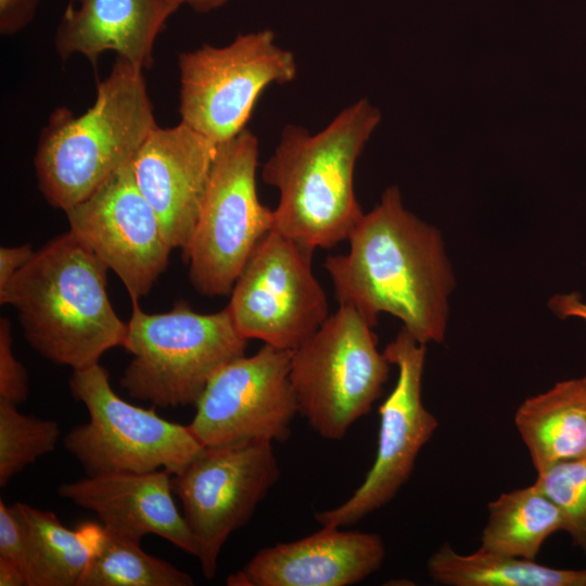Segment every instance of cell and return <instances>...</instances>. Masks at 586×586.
Returning <instances> with one entry per match:
<instances>
[{
    "instance_id": "cell-11",
    "label": "cell",
    "mask_w": 586,
    "mask_h": 586,
    "mask_svg": "<svg viewBox=\"0 0 586 586\" xmlns=\"http://www.w3.org/2000/svg\"><path fill=\"white\" fill-rule=\"evenodd\" d=\"M279 476L268 441L204 447L182 472L171 475L204 577L215 576L224 544L251 520Z\"/></svg>"
},
{
    "instance_id": "cell-18",
    "label": "cell",
    "mask_w": 586,
    "mask_h": 586,
    "mask_svg": "<svg viewBox=\"0 0 586 586\" xmlns=\"http://www.w3.org/2000/svg\"><path fill=\"white\" fill-rule=\"evenodd\" d=\"M178 8L173 0H69L55 31V50L63 60L81 54L93 66L103 52L114 51L149 69L155 39Z\"/></svg>"
},
{
    "instance_id": "cell-3",
    "label": "cell",
    "mask_w": 586,
    "mask_h": 586,
    "mask_svg": "<svg viewBox=\"0 0 586 586\" xmlns=\"http://www.w3.org/2000/svg\"><path fill=\"white\" fill-rule=\"evenodd\" d=\"M380 120L379 109L360 99L319 132L283 128L262 168L263 181L279 191L272 229L314 251L348 239L364 216L355 166Z\"/></svg>"
},
{
    "instance_id": "cell-6",
    "label": "cell",
    "mask_w": 586,
    "mask_h": 586,
    "mask_svg": "<svg viewBox=\"0 0 586 586\" xmlns=\"http://www.w3.org/2000/svg\"><path fill=\"white\" fill-rule=\"evenodd\" d=\"M372 329L355 308L339 305L292 352L290 380L298 413L323 438H343L382 394L391 364L378 351Z\"/></svg>"
},
{
    "instance_id": "cell-31",
    "label": "cell",
    "mask_w": 586,
    "mask_h": 586,
    "mask_svg": "<svg viewBox=\"0 0 586 586\" xmlns=\"http://www.w3.org/2000/svg\"><path fill=\"white\" fill-rule=\"evenodd\" d=\"M0 586H29L23 566L2 556H0Z\"/></svg>"
},
{
    "instance_id": "cell-28",
    "label": "cell",
    "mask_w": 586,
    "mask_h": 586,
    "mask_svg": "<svg viewBox=\"0 0 586 586\" xmlns=\"http://www.w3.org/2000/svg\"><path fill=\"white\" fill-rule=\"evenodd\" d=\"M39 0H0V33L12 36L23 30L36 14Z\"/></svg>"
},
{
    "instance_id": "cell-27",
    "label": "cell",
    "mask_w": 586,
    "mask_h": 586,
    "mask_svg": "<svg viewBox=\"0 0 586 586\" xmlns=\"http://www.w3.org/2000/svg\"><path fill=\"white\" fill-rule=\"evenodd\" d=\"M0 556L17 562L26 572L25 528L14 505L8 506L3 500H0Z\"/></svg>"
},
{
    "instance_id": "cell-4",
    "label": "cell",
    "mask_w": 586,
    "mask_h": 586,
    "mask_svg": "<svg viewBox=\"0 0 586 586\" xmlns=\"http://www.w3.org/2000/svg\"><path fill=\"white\" fill-rule=\"evenodd\" d=\"M156 126L143 71L117 56L84 114H50L34 160L40 192L65 212L129 164Z\"/></svg>"
},
{
    "instance_id": "cell-5",
    "label": "cell",
    "mask_w": 586,
    "mask_h": 586,
    "mask_svg": "<svg viewBox=\"0 0 586 586\" xmlns=\"http://www.w3.org/2000/svg\"><path fill=\"white\" fill-rule=\"evenodd\" d=\"M246 342L227 307L200 314L180 301L167 313L148 314L132 302L123 344L132 357L120 385L154 407L195 406L211 379L244 356Z\"/></svg>"
},
{
    "instance_id": "cell-29",
    "label": "cell",
    "mask_w": 586,
    "mask_h": 586,
    "mask_svg": "<svg viewBox=\"0 0 586 586\" xmlns=\"http://www.w3.org/2000/svg\"><path fill=\"white\" fill-rule=\"evenodd\" d=\"M35 250L30 244L2 246L0 249V291H3L11 279L28 263Z\"/></svg>"
},
{
    "instance_id": "cell-16",
    "label": "cell",
    "mask_w": 586,
    "mask_h": 586,
    "mask_svg": "<svg viewBox=\"0 0 586 586\" xmlns=\"http://www.w3.org/2000/svg\"><path fill=\"white\" fill-rule=\"evenodd\" d=\"M385 546L377 533L321 530L290 543L265 547L239 572L230 586H349L378 571Z\"/></svg>"
},
{
    "instance_id": "cell-10",
    "label": "cell",
    "mask_w": 586,
    "mask_h": 586,
    "mask_svg": "<svg viewBox=\"0 0 586 586\" xmlns=\"http://www.w3.org/2000/svg\"><path fill=\"white\" fill-rule=\"evenodd\" d=\"M314 250L270 230L240 272L227 308L243 337L294 351L329 317Z\"/></svg>"
},
{
    "instance_id": "cell-25",
    "label": "cell",
    "mask_w": 586,
    "mask_h": 586,
    "mask_svg": "<svg viewBox=\"0 0 586 586\" xmlns=\"http://www.w3.org/2000/svg\"><path fill=\"white\" fill-rule=\"evenodd\" d=\"M535 484L558 507L563 531L586 553V456L537 473Z\"/></svg>"
},
{
    "instance_id": "cell-24",
    "label": "cell",
    "mask_w": 586,
    "mask_h": 586,
    "mask_svg": "<svg viewBox=\"0 0 586 586\" xmlns=\"http://www.w3.org/2000/svg\"><path fill=\"white\" fill-rule=\"evenodd\" d=\"M61 431L55 421L21 413L0 402V486L39 457L54 450Z\"/></svg>"
},
{
    "instance_id": "cell-26",
    "label": "cell",
    "mask_w": 586,
    "mask_h": 586,
    "mask_svg": "<svg viewBox=\"0 0 586 586\" xmlns=\"http://www.w3.org/2000/svg\"><path fill=\"white\" fill-rule=\"evenodd\" d=\"M11 323L0 319V402L20 405L28 396V375L13 352Z\"/></svg>"
},
{
    "instance_id": "cell-15",
    "label": "cell",
    "mask_w": 586,
    "mask_h": 586,
    "mask_svg": "<svg viewBox=\"0 0 586 586\" xmlns=\"http://www.w3.org/2000/svg\"><path fill=\"white\" fill-rule=\"evenodd\" d=\"M216 151L215 142L180 122L152 129L130 162L173 249L183 250L193 234Z\"/></svg>"
},
{
    "instance_id": "cell-12",
    "label": "cell",
    "mask_w": 586,
    "mask_h": 586,
    "mask_svg": "<svg viewBox=\"0 0 586 586\" xmlns=\"http://www.w3.org/2000/svg\"><path fill=\"white\" fill-rule=\"evenodd\" d=\"M383 354L391 365L397 366L398 378L379 408L374 462L348 499L315 514L321 526H351L388 504L409 479L420 450L438 426L422 402L425 344L403 327Z\"/></svg>"
},
{
    "instance_id": "cell-20",
    "label": "cell",
    "mask_w": 586,
    "mask_h": 586,
    "mask_svg": "<svg viewBox=\"0 0 586 586\" xmlns=\"http://www.w3.org/2000/svg\"><path fill=\"white\" fill-rule=\"evenodd\" d=\"M26 534L29 586H78L102 535L103 526L84 523L72 530L51 511L14 504Z\"/></svg>"
},
{
    "instance_id": "cell-9",
    "label": "cell",
    "mask_w": 586,
    "mask_h": 586,
    "mask_svg": "<svg viewBox=\"0 0 586 586\" xmlns=\"http://www.w3.org/2000/svg\"><path fill=\"white\" fill-rule=\"evenodd\" d=\"M181 122L216 144L246 127L260 93L293 81L294 54L264 29L238 35L225 47L203 44L178 56Z\"/></svg>"
},
{
    "instance_id": "cell-23",
    "label": "cell",
    "mask_w": 586,
    "mask_h": 586,
    "mask_svg": "<svg viewBox=\"0 0 586 586\" xmlns=\"http://www.w3.org/2000/svg\"><path fill=\"white\" fill-rule=\"evenodd\" d=\"M192 577L143 551L140 542L103 528L100 545L78 586H192Z\"/></svg>"
},
{
    "instance_id": "cell-8",
    "label": "cell",
    "mask_w": 586,
    "mask_h": 586,
    "mask_svg": "<svg viewBox=\"0 0 586 586\" xmlns=\"http://www.w3.org/2000/svg\"><path fill=\"white\" fill-rule=\"evenodd\" d=\"M258 139L247 128L217 144L200 214L182 256L189 279L205 296L230 294L260 240L273 228V211L258 199Z\"/></svg>"
},
{
    "instance_id": "cell-1",
    "label": "cell",
    "mask_w": 586,
    "mask_h": 586,
    "mask_svg": "<svg viewBox=\"0 0 586 586\" xmlns=\"http://www.w3.org/2000/svg\"><path fill=\"white\" fill-rule=\"evenodd\" d=\"M347 240L346 254L324 262L339 305L372 327L391 314L419 343L442 342L454 276L438 230L406 209L393 186Z\"/></svg>"
},
{
    "instance_id": "cell-2",
    "label": "cell",
    "mask_w": 586,
    "mask_h": 586,
    "mask_svg": "<svg viewBox=\"0 0 586 586\" xmlns=\"http://www.w3.org/2000/svg\"><path fill=\"white\" fill-rule=\"evenodd\" d=\"M106 270L69 230L35 251L0 291V303L16 309L27 342L41 356L73 370L88 368L123 346L127 334L107 296Z\"/></svg>"
},
{
    "instance_id": "cell-14",
    "label": "cell",
    "mask_w": 586,
    "mask_h": 586,
    "mask_svg": "<svg viewBox=\"0 0 586 586\" xmlns=\"http://www.w3.org/2000/svg\"><path fill=\"white\" fill-rule=\"evenodd\" d=\"M65 214L69 230L116 273L132 302L145 296L167 268L174 249L130 163Z\"/></svg>"
},
{
    "instance_id": "cell-7",
    "label": "cell",
    "mask_w": 586,
    "mask_h": 586,
    "mask_svg": "<svg viewBox=\"0 0 586 586\" xmlns=\"http://www.w3.org/2000/svg\"><path fill=\"white\" fill-rule=\"evenodd\" d=\"M73 397L85 405L88 422L63 438L66 450L87 475L182 472L204 449L188 425L160 417L120 398L100 364L73 370Z\"/></svg>"
},
{
    "instance_id": "cell-22",
    "label": "cell",
    "mask_w": 586,
    "mask_h": 586,
    "mask_svg": "<svg viewBox=\"0 0 586 586\" xmlns=\"http://www.w3.org/2000/svg\"><path fill=\"white\" fill-rule=\"evenodd\" d=\"M487 508L480 547L487 551L535 560L544 542L563 531L560 510L535 483L502 493Z\"/></svg>"
},
{
    "instance_id": "cell-17",
    "label": "cell",
    "mask_w": 586,
    "mask_h": 586,
    "mask_svg": "<svg viewBox=\"0 0 586 586\" xmlns=\"http://www.w3.org/2000/svg\"><path fill=\"white\" fill-rule=\"evenodd\" d=\"M171 474L110 473L63 483L58 494L97 514L103 528L135 542L157 535L196 557L194 537L173 498Z\"/></svg>"
},
{
    "instance_id": "cell-19",
    "label": "cell",
    "mask_w": 586,
    "mask_h": 586,
    "mask_svg": "<svg viewBox=\"0 0 586 586\" xmlns=\"http://www.w3.org/2000/svg\"><path fill=\"white\" fill-rule=\"evenodd\" d=\"M514 424L537 473L586 456V377L558 382L526 398Z\"/></svg>"
},
{
    "instance_id": "cell-13",
    "label": "cell",
    "mask_w": 586,
    "mask_h": 586,
    "mask_svg": "<svg viewBox=\"0 0 586 586\" xmlns=\"http://www.w3.org/2000/svg\"><path fill=\"white\" fill-rule=\"evenodd\" d=\"M292 352L265 344L224 366L208 382L188 424L204 447L243 441L284 442L298 406Z\"/></svg>"
},
{
    "instance_id": "cell-30",
    "label": "cell",
    "mask_w": 586,
    "mask_h": 586,
    "mask_svg": "<svg viewBox=\"0 0 586 586\" xmlns=\"http://www.w3.org/2000/svg\"><path fill=\"white\" fill-rule=\"evenodd\" d=\"M550 308L560 317H578L586 321V304L577 293L558 294L549 302Z\"/></svg>"
},
{
    "instance_id": "cell-32",
    "label": "cell",
    "mask_w": 586,
    "mask_h": 586,
    "mask_svg": "<svg viewBox=\"0 0 586 586\" xmlns=\"http://www.w3.org/2000/svg\"><path fill=\"white\" fill-rule=\"evenodd\" d=\"M178 7L190 5L198 13H208L224 5L228 0H173Z\"/></svg>"
},
{
    "instance_id": "cell-21",
    "label": "cell",
    "mask_w": 586,
    "mask_h": 586,
    "mask_svg": "<svg viewBox=\"0 0 586 586\" xmlns=\"http://www.w3.org/2000/svg\"><path fill=\"white\" fill-rule=\"evenodd\" d=\"M428 572L447 586H586V569H555L482 548L462 555L448 544L429 558Z\"/></svg>"
}]
</instances>
